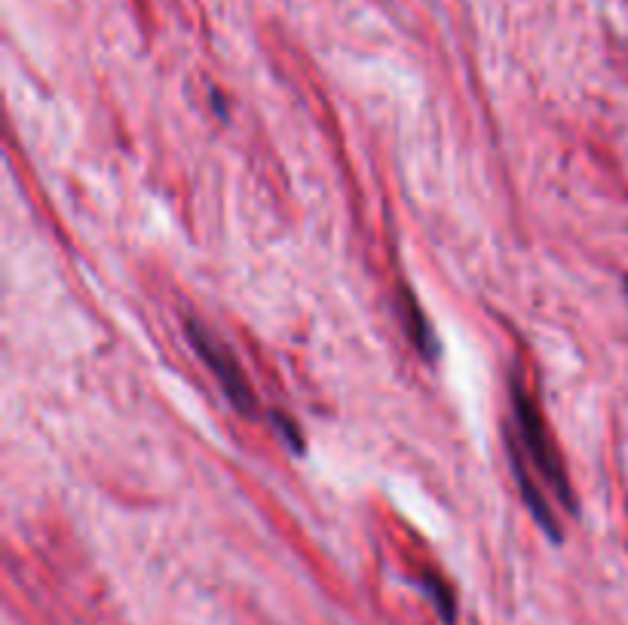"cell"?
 <instances>
[{
	"label": "cell",
	"mask_w": 628,
	"mask_h": 625,
	"mask_svg": "<svg viewBox=\"0 0 628 625\" xmlns=\"http://www.w3.org/2000/svg\"><path fill=\"white\" fill-rule=\"evenodd\" d=\"M271 420H273V427L283 432V439L288 441V448H291V451H304V441H300V432L295 424H288L286 417H279V414H271Z\"/></svg>",
	"instance_id": "5"
},
{
	"label": "cell",
	"mask_w": 628,
	"mask_h": 625,
	"mask_svg": "<svg viewBox=\"0 0 628 625\" xmlns=\"http://www.w3.org/2000/svg\"><path fill=\"white\" fill-rule=\"evenodd\" d=\"M401 298H405V307H408L405 319H408V335H411V341H415L417 350L427 355V359H436V355H439V343L432 338V328H429L427 316L420 310V304H417L408 292H401Z\"/></svg>",
	"instance_id": "3"
},
{
	"label": "cell",
	"mask_w": 628,
	"mask_h": 625,
	"mask_svg": "<svg viewBox=\"0 0 628 625\" xmlns=\"http://www.w3.org/2000/svg\"><path fill=\"white\" fill-rule=\"evenodd\" d=\"M187 341L197 350L206 369L212 371L214 381L221 384V393L230 398V405L245 417H257V396L249 377H245L243 365L236 362V355L230 353V347L218 335L202 326L200 319H187Z\"/></svg>",
	"instance_id": "2"
},
{
	"label": "cell",
	"mask_w": 628,
	"mask_h": 625,
	"mask_svg": "<svg viewBox=\"0 0 628 625\" xmlns=\"http://www.w3.org/2000/svg\"><path fill=\"white\" fill-rule=\"evenodd\" d=\"M626 295H628V279H626Z\"/></svg>",
	"instance_id": "7"
},
{
	"label": "cell",
	"mask_w": 628,
	"mask_h": 625,
	"mask_svg": "<svg viewBox=\"0 0 628 625\" xmlns=\"http://www.w3.org/2000/svg\"><path fill=\"white\" fill-rule=\"evenodd\" d=\"M423 589L429 592V597H432V604H436V611L442 613L444 623H454V616H458V604H454V592L448 589V585L442 583V580H423Z\"/></svg>",
	"instance_id": "4"
},
{
	"label": "cell",
	"mask_w": 628,
	"mask_h": 625,
	"mask_svg": "<svg viewBox=\"0 0 628 625\" xmlns=\"http://www.w3.org/2000/svg\"><path fill=\"white\" fill-rule=\"evenodd\" d=\"M212 105L214 114L221 117V120H228V101H224V96H218V89H212Z\"/></svg>",
	"instance_id": "6"
},
{
	"label": "cell",
	"mask_w": 628,
	"mask_h": 625,
	"mask_svg": "<svg viewBox=\"0 0 628 625\" xmlns=\"http://www.w3.org/2000/svg\"><path fill=\"white\" fill-rule=\"evenodd\" d=\"M509 398H513V420H515V436H518V451L525 454L528 463H533V469L540 472L555 497L568 506V512H576V494H573L571 479H568V469L558 457L555 445L549 439V429H546V420L537 402L530 398V393L521 384V377L513 374V384H509ZM513 445V441H509Z\"/></svg>",
	"instance_id": "1"
}]
</instances>
